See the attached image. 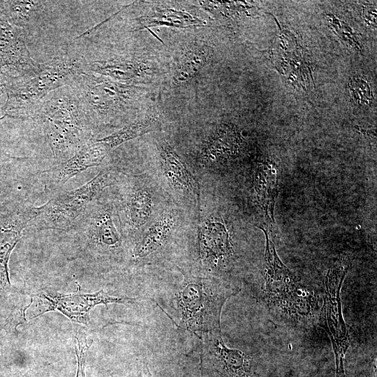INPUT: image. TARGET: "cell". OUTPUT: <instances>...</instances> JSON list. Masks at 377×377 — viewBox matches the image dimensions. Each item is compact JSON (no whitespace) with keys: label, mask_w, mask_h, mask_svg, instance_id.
Here are the masks:
<instances>
[{"label":"cell","mask_w":377,"mask_h":377,"mask_svg":"<svg viewBox=\"0 0 377 377\" xmlns=\"http://www.w3.org/2000/svg\"><path fill=\"white\" fill-rule=\"evenodd\" d=\"M31 302L25 308L28 318L34 319L46 312L59 311L71 321L88 326L89 313L98 304H133L139 298L112 296L103 290L93 293L64 294L54 290L42 289L31 295Z\"/></svg>","instance_id":"52a82bcc"},{"label":"cell","mask_w":377,"mask_h":377,"mask_svg":"<svg viewBox=\"0 0 377 377\" xmlns=\"http://www.w3.org/2000/svg\"><path fill=\"white\" fill-rule=\"evenodd\" d=\"M246 377H260V376L257 375V374H250L249 375H248Z\"/></svg>","instance_id":"4dcf8cb0"},{"label":"cell","mask_w":377,"mask_h":377,"mask_svg":"<svg viewBox=\"0 0 377 377\" xmlns=\"http://www.w3.org/2000/svg\"><path fill=\"white\" fill-rule=\"evenodd\" d=\"M53 1H0V15L26 36L47 13Z\"/></svg>","instance_id":"44dd1931"},{"label":"cell","mask_w":377,"mask_h":377,"mask_svg":"<svg viewBox=\"0 0 377 377\" xmlns=\"http://www.w3.org/2000/svg\"><path fill=\"white\" fill-rule=\"evenodd\" d=\"M114 204L101 196L94 201L72 230L82 252L98 259H118L124 256L121 232L116 228Z\"/></svg>","instance_id":"8992f818"},{"label":"cell","mask_w":377,"mask_h":377,"mask_svg":"<svg viewBox=\"0 0 377 377\" xmlns=\"http://www.w3.org/2000/svg\"><path fill=\"white\" fill-rule=\"evenodd\" d=\"M328 21L331 26L334 29L337 34L343 40L346 41L351 46L354 47L356 50L360 48L358 41L354 37L352 30L347 24L342 21H339L336 17L333 16L331 13H328Z\"/></svg>","instance_id":"83f0119b"},{"label":"cell","mask_w":377,"mask_h":377,"mask_svg":"<svg viewBox=\"0 0 377 377\" xmlns=\"http://www.w3.org/2000/svg\"><path fill=\"white\" fill-rule=\"evenodd\" d=\"M118 176L117 170L106 168L82 186L59 193L41 206L40 213L30 226L70 231L103 191L117 184Z\"/></svg>","instance_id":"5b68a950"},{"label":"cell","mask_w":377,"mask_h":377,"mask_svg":"<svg viewBox=\"0 0 377 377\" xmlns=\"http://www.w3.org/2000/svg\"><path fill=\"white\" fill-rule=\"evenodd\" d=\"M202 341L201 363L225 377H246L251 374V358L244 352L228 348L221 332L212 331L197 336Z\"/></svg>","instance_id":"4fadbf2b"},{"label":"cell","mask_w":377,"mask_h":377,"mask_svg":"<svg viewBox=\"0 0 377 377\" xmlns=\"http://www.w3.org/2000/svg\"><path fill=\"white\" fill-rule=\"evenodd\" d=\"M85 71L135 86L147 83L158 73L152 61L135 54L112 55L94 60L85 59Z\"/></svg>","instance_id":"8fae6325"},{"label":"cell","mask_w":377,"mask_h":377,"mask_svg":"<svg viewBox=\"0 0 377 377\" xmlns=\"http://www.w3.org/2000/svg\"><path fill=\"white\" fill-rule=\"evenodd\" d=\"M41 126L53 157L59 163L75 154L94 133L69 86L43 98L31 116Z\"/></svg>","instance_id":"6da1fadb"},{"label":"cell","mask_w":377,"mask_h":377,"mask_svg":"<svg viewBox=\"0 0 377 377\" xmlns=\"http://www.w3.org/2000/svg\"><path fill=\"white\" fill-rule=\"evenodd\" d=\"M279 172L269 161L258 164L254 175L257 202L271 226H275L274 209L279 191Z\"/></svg>","instance_id":"603a6c76"},{"label":"cell","mask_w":377,"mask_h":377,"mask_svg":"<svg viewBox=\"0 0 377 377\" xmlns=\"http://www.w3.org/2000/svg\"><path fill=\"white\" fill-rule=\"evenodd\" d=\"M349 89L353 99L360 105L369 104L372 100L369 85L363 77H353L349 82Z\"/></svg>","instance_id":"4316f807"},{"label":"cell","mask_w":377,"mask_h":377,"mask_svg":"<svg viewBox=\"0 0 377 377\" xmlns=\"http://www.w3.org/2000/svg\"><path fill=\"white\" fill-rule=\"evenodd\" d=\"M179 219L177 209L163 212L143 232L132 251V258L136 262L144 260L163 247L175 230Z\"/></svg>","instance_id":"d6986e66"},{"label":"cell","mask_w":377,"mask_h":377,"mask_svg":"<svg viewBox=\"0 0 377 377\" xmlns=\"http://www.w3.org/2000/svg\"><path fill=\"white\" fill-rule=\"evenodd\" d=\"M40 64L31 57L24 34L0 15V84L4 87L26 79Z\"/></svg>","instance_id":"30bf717a"},{"label":"cell","mask_w":377,"mask_h":377,"mask_svg":"<svg viewBox=\"0 0 377 377\" xmlns=\"http://www.w3.org/2000/svg\"><path fill=\"white\" fill-rule=\"evenodd\" d=\"M154 198L148 184L141 177H130L124 182L114 205L122 235L133 241L140 238L151 216Z\"/></svg>","instance_id":"9c48e42d"},{"label":"cell","mask_w":377,"mask_h":377,"mask_svg":"<svg viewBox=\"0 0 377 377\" xmlns=\"http://www.w3.org/2000/svg\"><path fill=\"white\" fill-rule=\"evenodd\" d=\"M110 151L100 138L91 139L69 159L40 172L39 178L45 191H58L73 177L100 165Z\"/></svg>","instance_id":"5bb4252c"},{"label":"cell","mask_w":377,"mask_h":377,"mask_svg":"<svg viewBox=\"0 0 377 377\" xmlns=\"http://www.w3.org/2000/svg\"><path fill=\"white\" fill-rule=\"evenodd\" d=\"M6 101V94L4 87L0 84V120L3 119V108Z\"/></svg>","instance_id":"f1b7e54d"},{"label":"cell","mask_w":377,"mask_h":377,"mask_svg":"<svg viewBox=\"0 0 377 377\" xmlns=\"http://www.w3.org/2000/svg\"><path fill=\"white\" fill-rule=\"evenodd\" d=\"M242 139L233 125L221 124L205 140L200 154V162L211 167L235 157L239 151Z\"/></svg>","instance_id":"ac0fdd59"},{"label":"cell","mask_w":377,"mask_h":377,"mask_svg":"<svg viewBox=\"0 0 377 377\" xmlns=\"http://www.w3.org/2000/svg\"><path fill=\"white\" fill-rule=\"evenodd\" d=\"M75 350L77 359V374L75 377H85V361L87 353L92 344L84 332H77L75 335Z\"/></svg>","instance_id":"484cf974"},{"label":"cell","mask_w":377,"mask_h":377,"mask_svg":"<svg viewBox=\"0 0 377 377\" xmlns=\"http://www.w3.org/2000/svg\"><path fill=\"white\" fill-rule=\"evenodd\" d=\"M206 24L205 20L182 7L160 4L154 6L150 10L137 18L135 30L156 26L188 28L205 27Z\"/></svg>","instance_id":"ffe728a7"},{"label":"cell","mask_w":377,"mask_h":377,"mask_svg":"<svg viewBox=\"0 0 377 377\" xmlns=\"http://www.w3.org/2000/svg\"><path fill=\"white\" fill-rule=\"evenodd\" d=\"M183 280L175 293L181 327L198 336L221 330L223 306L240 288L210 276H201L179 269Z\"/></svg>","instance_id":"3957f363"},{"label":"cell","mask_w":377,"mask_h":377,"mask_svg":"<svg viewBox=\"0 0 377 377\" xmlns=\"http://www.w3.org/2000/svg\"><path fill=\"white\" fill-rule=\"evenodd\" d=\"M77 97L94 133L120 124L140 107L146 89L93 73L84 72L69 85Z\"/></svg>","instance_id":"7a4b0ae2"},{"label":"cell","mask_w":377,"mask_h":377,"mask_svg":"<svg viewBox=\"0 0 377 377\" xmlns=\"http://www.w3.org/2000/svg\"><path fill=\"white\" fill-rule=\"evenodd\" d=\"M159 155L163 175L171 188L199 209V184L186 163L167 142L161 144Z\"/></svg>","instance_id":"e0dca14e"},{"label":"cell","mask_w":377,"mask_h":377,"mask_svg":"<svg viewBox=\"0 0 377 377\" xmlns=\"http://www.w3.org/2000/svg\"><path fill=\"white\" fill-rule=\"evenodd\" d=\"M41 206L24 205L0 219V290L10 288L8 260L24 229L40 213Z\"/></svg>","instance_id":"2e32d148"},{"label":"cell","mask_w":377,"mask_h":377,"mask_svg":"<svg viewBox=\"0 0 377 377\" xmlns=\"http://www.w3.org/2000/svg\"><path fill=\"white\" fill-rule=\"evenodd\" d=\"M349 268L347 257L339 258L329 269L325 279L323 308L319 325L327 332L335 355L336 377H346L344 358L350 345V337L343 320L341 288Z\"/></svg>","instance_id":"ba28073f"},{"label":"cell","mask_w":377,"mask_h":377,"mask_svg":"<svg viewBox=\"0 0 377 377\" xmlns=\"http://www.w3.org/2000/svg\"><path fill=\"white\" fill-rule=\"evenodd\" d=\"M161 124L156 114H146L136 117L119 130L100 138L112 151L120 145L154 131Z\"/></svg>","instance_id":"cb8c5ba5"},{"label":"cell","mask_w":377,"mask_h":377,"mask_svg":"<svg viewBox=\"0 0 377 377\" xmlns=\"http://www.w3.org/2000/svg\"><path fill=\"white\" fill-rule=\"evenodd\" d=\"M199 258L205 266L217 269L225 264L234 254L233 243L223 221L209 216L198 227Z\"/></svg>","instance_id":"9a60e30c"},{"label":"cell","mask_w":377,"mask_h":377,"mask_svg":"<svg viewBox=\"0 0 377 377\" xmlns=\"http://www.w3.org/2000/svg\"><path fill=\"white\" fill-rule=\"evenodd\" d=\"M211 47L203 40H194L178 53L172 78L176 84L193 79L205 68L211 57Z\"/></svg>","instance_id":"7402d4cb"},{"label":"cell","mask_w":377,"mask_h":377,"mask_svg":"<svg viewBox=\"0 0 377 377\" xmlns=\"http://www.w3.org/2000/svg\"><path fill=\"white\" fill-rule=\"evenodd\" d=\"M259 228L265 232L266 237L263 270L265 285L263 288L297 281L295 276L279 259L267 231L261 227Z\"/></svg>","instance_id":"d4e9b609"},{"label":"cell","mask_w":377,"mask_h":377,"mask_svg":"<svg viewBox=\"0 0 377 377\" xmlns=\"http://www.w3.org/2000/svg\"><path fill=\"white\" fill-rule=\"evenodd\" d=\"M135 377H152V375L147 364H142L140 371Z\"/></svg>","instance_id":"f546056e"},{"label":"cell","mask_w":377,"mask_h":377,"mask_svg":"<svg viewBox=\"0 0 377 377\" xmlns=\"http://www.w3.org/2000/svg\"><path fill=\"white\" fill-rule=\"evenodd\" d=\"M263 295L268 306L290 323L307 322L317 309L313 293L297 281L263 290Z\"/></svg>","instance_id":"7c38bea8"},{"label":"cell","mask_w":377,"mask_h":377,"mask_svg":"<svg viewBox=\"0 0 377 377\" xmlns=\"http://www.w3.org/2000/svg\"><path fill=\"white\" fill-rule=\"evenodd\" d=\"M85 72V58L77 53H66L41 63L29 77L4 87L6 101L3 119L31 117L35 107L53 91L69 86Z\"/></svg>","instance_id":"277c9868"}]
</instances>
